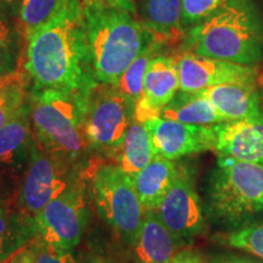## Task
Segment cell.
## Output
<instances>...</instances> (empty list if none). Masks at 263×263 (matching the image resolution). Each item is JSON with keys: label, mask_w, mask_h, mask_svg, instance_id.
Masks as SVG:
<instances>
[{"label": "cell", "mask_w": 263, "mask_h": 263, "mask_svg": "<svg viewBox=\"0 0 263 263\" xmlns=\"http://www.w3.org/2000/svg\"><path fill=\"white\" fill-rule=\"evenodd\" d=\"M155 211L179 245L190 242L202 233L205 221L201 201L192 173L184 164Z\"/></svg>", "instance_id": "10"}, {"label": "cell", "mask_w": 263, "mask_h": 263, "mask_svg": "<svg viewBox=\"0 0 263 263\" xmlns=\"http://www.w3.org/2000/svg\"><path fill=\"white\" fill-rule=\"evenodd\" d=\"M29 103L0 128V164H16L31 155L35 139L31 123Z\"/></svg>", "instance_id": "19"}, {"label": "cell", "mask_w": 263, "mask_h": 263, "mask_svg": "<svg viewBox=\"0 0 263 263\" xmlns=\"http://www.w3.org/2000/svg\"><path fill=\"white\" fill-rule=\"evenodd\" d=\"M90 91L32 89L29 116L35 143L43 150L72 164L90 150L85 136Z\"/></svg>", "instance_id": "4"}, {"label": "cell", "mask_w": 263, "mask_h": 263, "mask_svg": "<svg viewBox=\"0 0 263 263\" xmlns=\"http://www.w3.org/2000/svg\"><path fill=\"white\" fill-rule=\"evenodd\" d=\"M209 210L226 224L240 227L263 213V166L218 157L207 184Z\"/></svg>", "instance_id": "5"}, {"label": "cell", "mask_w": 263, "mask_h": 263, "mask_svg": "<svg viewBox=\"0 0 263 263\" xmlns=\"http://www.w3.org/2000/svg\"><path fill=\"white\" fill-rule=\"evenodd\" d=\"M22 0H0V5H3L6 10H12L14 8L20 9V5H21Z\"/></svg>", "instance_id": "36"}, {"label": "cell", "mask_w": 263, "mask_h": 263, "mask_svg": "<svg viewBox=\"0 0 263 263\" xmlns=\"http://www.w3.org/2000/svg\"><path fill=\"white\" fill-rule=\"evenodd\" d=\"M16 224L12 221L11 216L9 215L4 206L0 205V262L4 258H9L18 251V245L16 242L20 241L21 233L14 230Z\"/></svg>", "instance_id": "27"}, {"label": "cell", "mask_w": 263, "mask_h": 263, "mask_svg": "<svg viewBox=\"0 0 263 263\" xmlns=\"http://www.w3.org/2000/svg\"><path fill=\"white\" fill-rule=\"evenodd\" d=\"M184 48L206 58L257 64L263 60V16L254 0H229L193 26Z\"/></svg>", "instance_id": "3"}, {"label": "cell", "mask_w": 263, "mask_h": 263, "mask_svg": "<svg viewBox=\"0 0 263 263\" xmlns=\"http://www.w3.org/2000/svg\"><path fill=\"white\" fill-rule=\"evenodd\" d=\"M199 93L211 101L226 122L263 116L261 98L256 84H219L200 90Z\"/></svg>", "instance_id": "15"}, {"label": "cell", "mask_w": 263, "mask_h": 263, "mask_svg": "<svg viewBox=\"0 0 263 263\" xmlns=\"http://www.w3.org/2000/svg\"><path fill=\"white\" fill-rule=\"evenodd\" d=\"M171 263H201V259L193 250H183V251L176 254Z\"/></svg>", "instance_id": "32"}, {"label": "cell", "mask_w": 263, "mask_h": 263, "mask_svg": "<svg viewBox=\"0 0 263 263\" xmlns=\"http://www.w3.org/2000/svg\"><path fill=\"white\" fill-rule=\"evenodd\" d=\"M72 167L68 161L47 153L34 143L18 195L20 207L27 218L34 221L49 202L74 185Z\"/></svg>", "instance_id": "8"}, {"label": "cell", "mask_w": 263, "mask_h": 263, "mask_svg": "<svg viewBox=\"0 0 263 263\" xmlns=\"http://www.w3.org/2000/svg\"><path fill=\"white\" fill-rule=\"evenodd\" d=\"M141 22L162 45L184 38L182 0H144Z\"/></svg>", "instance_id": "18"}, {"label": "cell", "mask_w": 263, "mask_h": 263, "mask_svg": "<svg viewBox=\"0 0 263 263\" xmlns=\"http://www.w3.org/2000/svg\"><path fill=\"white\" fill-rule=\"evenodd\" d=\"M90 263H112L110 259L107 258H103V257H95L90 261Z\"/></svg>", "instance_id": "37"}, {"label": "cell", "mask_w": 263, "mask_h": 263, "mask_svg": "<svg viewBox=\"0 0 263 263\" xmlns=\"http://www.w3.org/2000/svg\"><path fill=\"white\" fill-rule=\"evenodd\" d=\"M35 263H77L70 250L54 246L39 239L33 246Z\"/></svg>", "instance_id": "28"}, {"label": "cell", "mask_w": 263, "mask_h": 263, "mask_svg": "<svg viewBox=\"0 0 263 263\" xmlns=\"http://www.w3.org/2000/svg\"><path fill=\"white\" fill-rule=\"evenodd\" d=\"M180 168L182 164L176 160L155 156L146 167L130 177L144 211H153L160 206Z\"/></svg>", "instance_id": "17"}, {"label": "cell", "mask_w": 263, "mask_h": 263, "mask_svg": "<svg viewBox=\"0 0 263 263\" xmlns=\"http://www.w3.org/2000/svg\"><path fill=\"white\" fill-rule=\"evenodd\" d=\"M179 90L195 93L227 83L256 84L257 70L251 65H241L218 59L206 58L184 50L177 54Z\"/></svg>", "instance_id": "11"}, {"label": "cell", "mask_w": 263, "mask_h": 263, "mask_svg": "<svg viewBox=\"0 0 263 263\" xmlns=\"http://www.w3.org/2000/svg\"><path fill=\"white\" fill-rule=\"evenodd\" d=\"M210 263H262L256 261V259L245 257V256H236V255H226L219 256L215 259H212Z\"/></svg>", "instance_id": "33"}, {"label": "cell", "mask_w": 263, "mask_h": 263, "mask_svg": "<svg viewBox=\"0 0 263 263\" xmlns=\"http://www.w3.org/2000/svg\"><path fill=\"white\" fill-rule=\"evenodd\" d=\"M261 98H262V104H263V91H262V97Z\"/></svg>", "instance_id": "38"}, {"label": "cell", "mask_w": 263, "mask_h": 263, "mask_svg": "<svg viewBox=\"0 0 263 263\" xmlns=\"http://www.w3.org/2000/svg\"><path fill=\"white\" fill-rule=\"evenodd\" d=\"M179 90L177 55L157 54L150 61L144 78L143 95L134 108V121L146 122L160 117L163 107Z\"/></svg>", "instance_id": "13"}, {"label": "cell", "mask_w": 263, "mask_h": 263, "mask_svg": "<svg viewBox=\"0 0 263 263\" xmlns=\"http://www.w3.org/2000/svg\"><path fill=\"white\" fill-rule=\"evenodd\" d=\"M218 157L263 166V116L213 126Z\"/></svg>", "instance_id": "14"}, {"label": "cell", "mask_w": 263, "mask_h": 263, "mask_svg": "<svg viewBox=\"0 0 263 263\" xmlns=\"http://www.w3.org/2000/svg\"><path fill=\"white\" fill-rule=\"evenodd\" d=\"M134 108L115 85L98 82L90 91L85 118L89 149L116 160L134 121Z\"/></svg>", "instance_id": "7"}, {"label": "cell", "mask_w": 263, "mask_h": 263, "mask_svg": "<svg viewBox=\"0 0 263 263\" xmlns=\"http://www.w3.org/2000/svg\"><path fill=\"white\" fill-rule=\"evenodd\" d=\"M229 0H182L183 26H195L222 9Z\"/></svg>", "instance_id": "24"}, {"label": "cell", "mask_w": 263, "mask_h": 263, "mask_svg": "<svg viewBox=\"0 0 263 263\" xmlns=\"http://www.w3.org/2000/svg\"><path fill=\"white\" fill-rule=\"evenodd\" d=\"M82 8L95 80L116 85L156 38L133 12L106 0H82Z\"/></svg>", "instance_id": "2"}, {"label": "cell", "mask_w": 263, "mask_h": 263, "mask_svg": "<svg viewBox=\"0 0 263 263\" xmlns=\"http://www.w3.org/2000/svg\"><path fill=\"white\" fill-rule=\"evenodd\" d=\"M144 123L150 134L155 156L178 160L216 147L215 124L194 126L161 117L151 118Z\"/></svg>", "instance_id": "12"}, {"label": "cell", "mask_w": 263, "mask_h": 263, "mask_svg": "<svg viewBox=\"0 0 263 263\" xmlns=\"http://www.w3.org/2000/svg\"><path fill=\"white\" fill-rule=\"evenodd\" d=\"M26 72V71H25ZM21 70H0V94L14 87V85H27L29 76Z\"/></svg>", "instance_id": "30"}, {"label": "cell", "mask_w": 263, "mask_h": 263, "mask_svg": "<svg viewBox=\"0 0 263 263\" xmlns=\"http://www.w3.org/2000/svg\"><path fill=\"white\" fill-rule=\"evenodd\" d=\"M81 0H22L18 9L20 31L28 39L33 33L48 26Z\"/></svg>", "instance_id": "22"}, {"label": "cell", "mask_w": 263, "mask_h": 263, "mask_svg": "<svg viewBox=\"0 0 263 263\" xmlns=\"http://www.w3.org/2000/svg\"><path fill=\"white\" fill-rule=\"evenodd\" d=\"M15 29L8 16V10L0 5V48L11 50L15 44Z\"/></svg>", "instance_id": "29"}, {"label": "cell", "mask_w": 263, "mask_h": 263, "mask_svg": "<svg viewBox=\"0 0 263 263\" xmlns=\"http://www.w3.org/2000/svg\"><path fill=\"white\" fill-rule=\"evenodd\" d=\"M228 244L235 249L251 252L263 259V223L248 226L232 233Z\"/></svg>", "instance_id": "25"}, {"label": "cell", "mask_w": 263, "mask_h": 263, "mask_svg": "<svg viewBox=\"0 0 263 263\" xmlns=\"http://www.w3.org/2000/svg\"><path fill=\"white\" fill-rule=\"evenodd\" d=\"M27 85L20 84L0 94V128L5 126L27 104Z\"/></svg>", "instance_id": "26"}, {"label": "cell", "mask_w": 263, "mask_h": 263, "mask_svg": "<svg viewBox=\"0 0 263 263\" xmlns=\"http://www.w3.org/2000/svg\"><path fill=\"white\" fill-rule=\"evenodd\" d=\"M179 246L155 210L145 211L143 224L132 244L136 263H171Z\"/></svg>", "instance_id": "16"}, {"label": "cell", "mask_w": 263, "mask_h": 263, "mask_svg": "<svg viewBox=\"0 0 263 263\" xmlns=\"http://www.w3.org/2000/svg\"><path fill=\"white\" fill-rule=\"evenodd\" d=\"M4 263H35V257L33 249H20L14 255L6 258Z\"/></svg>", "instance_id": "31"}, {"label": "cell", "mask_w": 263, "mask_h": 263, "mask_svg": "<svg viewBox=\"0 0 263 263\" xmlns=\"http://www.w3.org/2000/svg\"><path fill=\"white\" fill-rule=\"evenodd\" d=\"M87 219L84 193L73 185L49 202L33 222L43 241L72 251L80 244Z\"/></svg>", "instance_id": "9"}, {"label": "cell", "mask_w": 263, "mask_h": 263, "mask_svg": "<svg viewBox=\"0 0 263 263\" xmlns=\"http://www.w3.org/2000/svg\"><path fill=\"white\" fill-rule=\"evenodd\" d=\"M155 157L145 123L133 121L121 146L116 164L132 177L146 167Z\"/></svg>", "instance_id": "21"}, {"label": "cell", "mask_w": 263, "mask_h": 263, "mask_svg": "<svg viewBox=\"0 0 263 263\" xmlns=\"http://www.w3.org/2000/svg\"><path fill=\"white\" fill-rule=\"evenodd\" d=\"M106 2L111 3V4L121 6V8L128 10V11L133 12L134 15L137 14V0H106Z\"/></svg>", "instance_id": "34"}, {"label": "cell", "mask_w": 263, "mask_h": 263, "mask_svg": "<svg viewBox=\"0 0 263 263\" xmlns=\"http://www.w3.org/2000/svg\"><path fill=\"white\" fill-rule=\"evenodd\" d=\"M11 62V52L0 48V70H9L8 66Z\"/></svg>", "instance_id": "35"}, {"label": "cell", "mask_w": 263, "mask_h": 263, "mask_svg": "<svg viewBox=\"0 0 263 263\" xmlns=\"http://www.w3.org/2000/svg\"><path fill=\"white\" fill-rule=\"evenodd\" d=\"M25 71L33 89L91 90L95 84L82 0L29 37Z\"/></svg>", "instance_id": "1"}, {"label": "cell", "mask_w": 263, "mask_h": 263, "mask_svg": "<svg viewBox=\"0 0 263 263\" xmlns=\"http://www.w3.org/2000/svg\"><path fill=\"white\" fill-rule=\"evenodd\" d=\"M160 117L194 126H213L226 122L224 118L217 112L211 101L202 97L199 91L177 93L161 111Z\"/></svg>", "instance_id": "20"}, {"label": "cell", "mask_w": 263, "mask_h": 263, "mask_svg": "<svg viewBox=\"0 0 263 263\" xmlns=\"http://www.w3.org/2000/svg\"><path fill=\"white\" fill-rule=\"evenodd\" d=\"M93 194L101 217L128 244H133L145 211L130 177L117 164H101L93 174Z\"/></svg>", "instance_id": "6"}, {"label": "cell", "mask_w": 263, "mask_h": 263, "mask_svg": "<svg viewBox=\"0 0 263 263\" xmlns=\"http://www.w3.org/2000/svg\"><path fill=\"white\" fill-rule=\"evenodd\" d=\"M162 47L163 45L159 42H154L153 44L149 45L136 60L132 62L126 72L121 76L117 84L115 85L118 91L130 104L134 105V107H136L138 101L140 100L141 95H143L144 78H145V73L147 67H149L150 61L159 54L160 49Z\"/></svg>", "instance_id": "23"}]
</instances>
